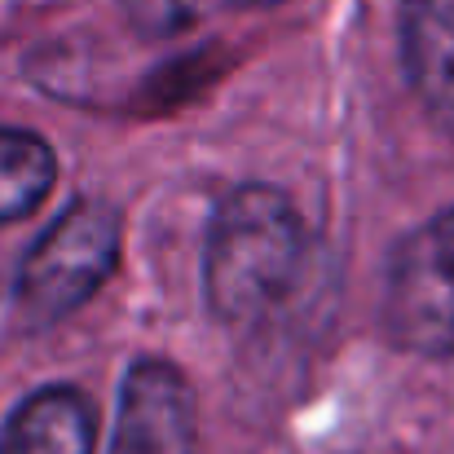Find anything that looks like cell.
<instances>
[{
  "mask_svg": "<svg viewBox=\"0 0 454 454\" xmlns=\"http://www.w3.org/2000/svg\"><path fill=\"white\" fill-rule=\"evenodd\" d=\"M309 234L296 203L274 185H239L221 199L203 247V296L230 326L270 317L301 283Z\"/></svg>",
  "mask_w": 454,
  "mask_h": 454,
  "instance_id": "6da1fadb",
  "label": "cell"
},
{
  "mask_svg": "<svg viewBox=\"0 0 454 454\" xmlns=\"http://www.w3.org/2000/svg\"><path fill=\"white\" fill-rule=\"evenodd\" d=\"M129 22L146 35H181L185 27L212 18V13H230V9H270L283 0H120Z\"/></svg>",
  "mask_w": 454,
  "mask_h": 454,
  "instance_id": "ba28073f",
  "label": "cell"
},
{
  "mask_svg": "<svg viewBox=\"0 0 454 454\" xmlns=\"http://www.w3.org/2000/svg\"><path fill=\"white\" fill-rule=\"evenodd\" d=\"M58 181V159L44 137L27 129H0V225L31 216Z\"/></svg>",
  "mask_w": 454,
  "mask_h": 454,
  "instance_id": "52a82bcc",
  "label": "cell"
},
{
  "mask_svg": "<svg viewBox=\"0 0 454 454\" xmlns=\"http://www.w3.org/2000/svg\"><path fill=\"white\" fill-rule=\"evenodd\" d=\"M194 446L199 406L190 380L163 357L133 362L120 388L111 454H194Z\"/></svg>",
  "mask_w": 454,
  "mask_h": 454,
  "instance_id": "277c9868",
  "label": "cell"
},
{
  "mask_svg": "<svg viewBox=\"0 0 454 454\" xmlns=\"http://www.w3.org/2000/svg\"><path fill=\"white\" fill-rule=\"evenodd\" d=\"M384 335L419 357H454V207L411 230L384 270Z\"/></svg>",
  "mask_w": 454,
  "mask_h": 454,
  "instance_id": "3957f363",
  "label": "cell"
},
{
  "mask_svg": "<svg viewBox=\"0 0 454 454\" xmlns=\"http://www.w3.org/2000/svg\"><path fill=\"white\" fill-rule=\"evenodd\" d=\"M120 265V212L106 199H75L27 252L13 304L22 326L44 331L89 304Z\"/></svg>",
  "mask_w": 454,
  "mask_h": 454,
  "instance_id": "7a4b0ae2",
  "label": "cell"
},
{
  "mask_svg": "<svg viewBox=\"0 0 454 454\" xmlns=\"http://www.w3.org/2000/svg\"><path fill=\"white\" fill-rule=\"evenodd\" d=\"M98 415L75 388H40L31 393L0 428V454H93Z\"/></svg>",
  "mask_w": 454,
  "mask_h": 454,
  "instance_id": "8992f818",
  "label": "cell"
},
{
  "mask_svg": "<svg viewBox=\"0 0 454 454\" xmlns=\"http://www.w3.org/2000/svg\"><path fill=\"white\" fill-rule=\"evenodd\" d=\"M402 58L415 98L454 142V0H402Z\"/></svg>",
  "mask_w": 454,
  "mask_h": 454,
  "instance_id": "5b68a950",
  "label": "cell"
}]
</instances>
